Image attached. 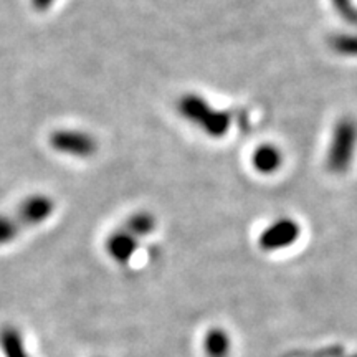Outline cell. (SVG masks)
I'll use <instances>...</instances> for the list:
<instances>
[{"label":"cell","instance_id":"ba28073f","mask_svg":"<svg viewBox=\"0 0 357 357\" xmlns=\"http://www.w3.org/2000/svg\"><path fill=\"white\" fill-rule=\"evenodd\" d=\"M283 155L273 144H263L253 153V167L261 174H273L281 167Z\"/></svg>","mask_w":357,"mask_h":357},{"label":"cell","instance_id":"9c48e42d","mask_svg":"<svg viewBox=\"0 0 357 357\" xmlns=\"http://www.w3.org/2000/svg\"><path fill=\"white\" fill-rule=\"evenodd\" d=\"M231 341L229 333L222 328L208 329L204 337V351L207 357H229Z\"/></svg>","mask_w":357,"mask_h":357},{"label":"cell","instance_id":"5b68a950","mask_svg":"<svg viewBox=\"0 0 357 357\" xmlns=\"http://www.w3.org/2000/svg\"><path fill=\"white\" fill-rule=\"evenodd\" d=\"M298 236H300L298 223L291 218H280L261 231L258 243L266 252H273V250H281L293 245Z\"/></svg>","mask_w":357,"mask_h":357},{"label":"cell","instance_id":"9a60e30c","mask_svg":"<svg viewBox=\"0 0 357 357\" xmlns=\"http://www.w3.org/2000/svg\"><path fill=\"white\" fill-rule=\"evenodd\" d=\"M352 357H357V356H352Z\"/></svg>","mask_w":357,"mask_h":357},{"label":"cell","instance_id":"6da1fadb","mask_svg":"<svg viewBox=\"0 0 357 357\" xmlns=\"http://www.w3.org/2000/svg\"><path fill=\"white\" fill-rule=\"evenodd\" d=\"M178 111L187 121L202 129L211 137H223L229 132L231 116L227 111L213 109L202 96L184 95L178 101Z\"/></svg>","mask_w":357,"mask_h":357},{"label":"cell","instance_id":"3957f363","mask_svg":"<svg viewBox=\"0 0 357 357\" xmlns=\"http://www.w3.org/2000/svg\"><path fill=\"white\" fill-rule=\"evenodd\" d=\"M50 146L56 153L73 155V158H91L98 151V141L95 136L84 132L75 131V129H60L50 136Z\"/></svg>","mask_w":357,"mask_h":357},{"label":"cell","instance_id":"4fadbf2b","mask_svg":"<svg viewBox=\"0 0 357 357\" xmlns=\"http://www.w3.org/2000/svg\"><path fill=\"white\" fill-rule=\"evenodd\" d=\"M333 3L342 19L352 25H357V10L352 7L351 0H333Z\"/></svg>","mask_w":357,"mask_h":357},{"label":"cell","instance_id":"7c38bea8","mask_svg":"<svg viewBox=\"0 0 357 357\" xmlns=\"http://www.w3.org/2000/svg\"><path fill=\"white\" fill-rule=\"evenodd\" d=\"M20 227L13 220L12 213L0 215V245H7L13 242L20 234Z\"/></svg>","mask_w":357,"mask_h":357},{"label":"cell","instance_id":"52a82bcc","mask_svg":"<svg viewBox=\"0 0 357 357\" xmlns=\"http://www.w3.org/2000/svg\"><path fill=\"white\" fill-rule=\"evenodd\" d=\"M0 351L3 357H32L26 349L24 334L13 324H3L0 328Z\"/></svg>","mask_w":357,"mask_h":357},{"label":"cell","instance_id":"8fae6325","mask_svg":"<svg viewBox=\"0 0 357 357\" xmlns=\"http://www.w3.org/2000/svg\"><path fill=\"white\" fill-rule=\"evenodd\" d=\"M329 45L339 55L357 56V35L339 33L329 38Z\"/></svg>","mask_w":357,"mask_h":357},{"label":"cell","instance_id":"5bb4252c","mask_svg":"<svg viewBox=\"0 0 357 357\" xmlns=\"http://www.w3.org/2000/svg\"><path fill=\"white\" fill-rule=\"evenodd\" d=\"M53 3H55V0H32L33 8H35V10H38V12L48 10V8H50Z\"/></svg>","mask_w":357,"mask_h":357},{"label":"cell","instance_id":"277c9868","mask_svg":"<svg viewBox=\"0 0 357 357\" xmlns=\"http://www.w3.org/2000/svg\"><path fill=\"white\" fill-rule=\"evenodd\" d=\"M55 211V200L48 195H32L19 205L15 213H12L13 220L20 227V230L40 225L47 220Z\"/></svg>","mask_w":357,"mask_h":357},{"label":"cell","instance_id":"30bf717a","mask_svg":"<svg viewBox=\"0 0 357 357\" xmlns=\"http://www.w3.org/2000/svg\"><path fill=\"white\" fill-rule=\"evenodd\" d=\"M124 229L136 238H141V236L149 235L155 229V218L149 212H139L128 218V222L124 223Z\"/></svg>","mask_w":357,"mask_h":357},{"label":"cell","instance_id":"8992f818","mask_svg":"<svg viewBox=\"0 0 357 357\" xmlns=\"http://www.w3.org/2000/svg\"><path fill=\"white\" fill-rule=\"evenodd\" d=\"M137 247H139V238L129 234L126 229L113 231L106 242V252L119 265H126L137 252Z\"/></svg>","mask_w":357,"mask_h":357},{"label":"cell","instance_id":"7a4b0ae2","mask_svg":"<svg viewBox=\"0 0 357 357\" xmlns=\"http://www.w3.org/2000/svg\"><path fill=\"white\" fill-rule=\"evenodd\" d=\"M357 146V123L352 118H342L336 124L329 144L326 166L333 174H344L351 167Z\"/></svg>","mask_w":357,"mask_h":357}]
</instances>
